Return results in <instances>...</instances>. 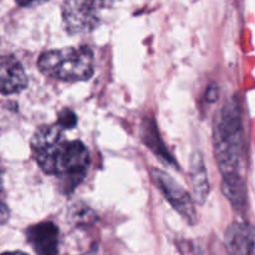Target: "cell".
<instances>
[{
	"label": "cell",
	"instance_id": "8",
	"mask_svg": "<svg viewBox=\"0 0 255 255\" xmlns=\"http://www.w3.org/2000/svg\"><path fill=\"white\" fill-rule=\"evenodd\" d=\"M226 248L231 255H252L255 249V229L241 222L231 224L226 232Z\"/></svg>",
	"mask_w": 255,
	"mask_h": 255
},
{
	"label": "cell",
	"instance_id": "3",
	"mask_svg": "<svg viewBox=\"0 0 255 255\" xmlns=\"http://www.w3.org/2000/svg\"><path fill=\"white\" fill-rule=\"evenodd\" d=\"M37 66L45 76L60 81H85L94 74V54L89 46L50 50L41 54Z\"/></svg>",
	"mask_w": 255,
	"mask_h": 255
},
{
	"label": "cell",
	"instance_id": "12",
	"mask_svg": "<svg viewBox=\"0 0 255 255\" xmlns=\"http://www.w3.org/2000/svg\"><path fill=\"white\" fill-rule=\"evenodd\" d=\"M56 124L61 126L64 129H71L77 125V117L72 110L64 109L59 112Z\"/></svg>",
	"mask_w": 255,
	"mask_h": 255
},
{
	"label": "cell",
	"instance_id": "13",
	"mask_svg": "<svg viewBox=\"0 0 255 255\" xmlns=\"http://www.w3.org/2000/svg\"><path fill=\"white\" fill-rule=\"evenodd\" d=\"M9 216H10L9 208H7L6 203L4 202V198L0 196V226L6 223L7 219H9Z\"/></svg>",
	"mask_w": 255,
	"mask_h": 255
},
{
	"label": "cell",
	"instance_id": "6",
	"mask_svg": "<svg viewBox=\"0 0 255 255\" xmlns=\"http://www.w3.org/2000/svg\"><path fill=\"white\" fill-rule=\"evenodd\" d=\"M26 238L37 255L59 253V229L52 222H41L27 228Z\"/></svg>",
	"mask_w": 255,
	"mask_h": 255
},
{
	"label": "cell",
	"instance_id": "7",
	"mask_svg": "<svg viewBox=\"0 0 255 255\" xmlns=\"http://www.w3.org/2000/svg\"><path fill=\"white\" fill-rule=\"evenodd\" d=\"M27 86L24 67L14 56H0V92L17 94Z\"/></svg>",
	"mask_w": 255,
	"mask_h": 255
},
{
	"label": "cell",
	"instance_id": "10",
	"mask_svg": "<svg viewBox=\"0 0 255 255\" xmlns=\"http://www.w3.org/2000/svg\"><path fill=\"white\" fill-rule=\"evenodd\" d=\"M222 191L237 211H243L247 206V184L243 176L223 177Z\"/></svg>",
	"mask_w": 255,
	"mask_h": 255
},
{
	"label": "cell",
	"instance_id": "14",
	"mask_svg": "<svg viewBox=\"0 0 255 255\" xmlns=\"http://www.w3.org/2000/svg\"><path fill=\"white\" fill-rule=\"evenodd\" d=\"M45 1V0H16V2L21 6H29V5L36 4V2H41Z\"/></svg>",
	"mask_w": 255,
	"mask_h": 255
},
{
	"label": "cell",
	"instance_id": "5",
	"mask_svg": "<svg viewBox=\"0 0 255 255\" xmlns=\"http://www.w3.org/2000/svg\"><path fill=\"white\" fill-rule=\"evenodd\" d=\"M151 177L154 184L161 189V192L164 194L167 201L172 204V207L189 223H193L196 219V208H194L193 199L189 197L186 189H183V187L179 186L169 174L161 169H152Z\"/></svg>",
	"mask_w": 255,
	"mask_h": 255
},
{
	"label": "cell",
	"instance_id": "15",
	"mask_svg": "<svg viewBox=\"0 0 255 255\" xmlns=\"http://www.w3.org/2000/svg\"><path fill=\"white\" fill-rule=\"evenodd\" d=\"M1 255H27V254L21 253V252H10V253H4Z\"/></svg>",
	"mask_w": 255,
	"mask_h": 255
},
{
	"label": "cell",
	"instance_id": "2",
	"mask_svg": "<svg viewBox=\"0 0 255 255\" xmlns=\"http://www.w3.org/2000/svg\"><path fill=\"white\" fill-rule=\"evenodd\" d=\"M214 153L223 177L242 176L243 125L236 99L227 102L214 119Z\"/></svg>",
	"mask_w": 255,
	"mask_h": 255
},
{
	"label": "cell",
	"instance_id": "1",
	"mask_svg": "<svg viewBox=\"0 0 255 255\" xmlns=\"http://www.w3.org/2000/svg\"><path fill=\"white\" fill-rule=\"evenodd\" d=\"M31 151L36 163L47 174L60 177L69 193L86 176L90 154L81 141H69L57 124L41 126L31 138Z\"/></svg>",
	"mask_w": 255,
	"mask_h": 255
},
{
	"label": "cell",
	"instance_id": "9",
	"mask_svg": "<svg viewBox=\"0 0 255 255\" xmlns=\"http://www.w3.org/2000/svg\"><path fill=\"white\" fill-rule=\"evenodd\" d=\"M141 136L143 142L146 143V146L148 148H151L153 151V153L157 154L162 161L168 164H172V166H176V162H174L173 157L169 154L168 149L166 148V146L162 142L161 136L158 133V129H157L156 125H154V122L152 120H143V124H142L141 127Z\"/></svg>",
	"mask_w": 255,
	"mask_h": 255
},
{
	"label": "cell",
	"instance_id": "11",
	"mask_svg": "<svg viewBox=\"0 0 255 255\" xmlns=\"http://www.w3.org/2000/svg\"><path fill=\"white\" fill-rule=\"evenodd\" d=\"M191 176L193 183L194 196L199 203H203L209 193V183L207 169L201 154H194L191 164Z\"/></svg>",
	"mask_w": 255,
	"mask_h": 255
},
{
	"label": "cell",
	"instance_id": "4",
	"mask_svg": "<svg viewBox=\"0 0 255 255\" xmlns=\"http://www.w3.org/2000/svg\"><path fill=\"white\" fill-rule=\"evenodd\" d=\"M110 0H65L62 5V21L69 34H86L101 22L102 12Z\"/></svg>",
	"mask_w": 255,
	"mask_h": 255
}]
</instances>
